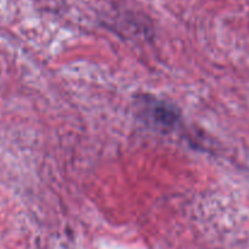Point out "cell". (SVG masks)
<instances>
[{
    "instance_id": "1",
    "label": "cell",
    "mask_w": 249,
    "mask_h": 249,
    "mask_svg": "<svg viewBox=\"0 0 249 249\" xmlns=\"http://www.w3.org/2000/svg\"><path fill=\"white\" fill-rule=\"evenodd\" d=\"M141 112L148 121L162 130H172L179 120V115L172 105L145 95L142 98L141 103Z\"/></svg>"
}]
</instances>
